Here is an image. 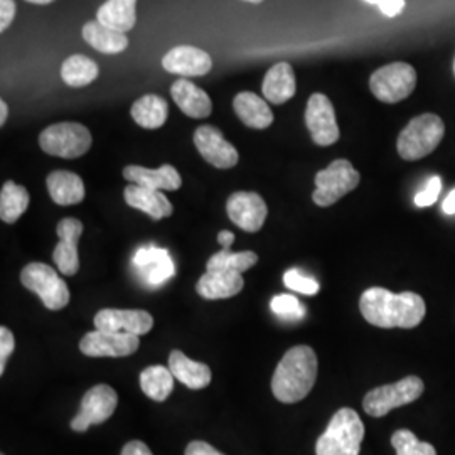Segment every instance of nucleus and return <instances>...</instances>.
Segmentation results:
<instances>
[{"label":"nucleus","mask_w":455,"mask_h":455,"mask_svg":"<svg viewBox=\"0 0 455 455\" xmlns=\"http://www.w3.org/2000/svg\"><path fill=\"white\" fill-rule=\"evenodd\" d=\"M98 65L83 54H73L61 66V78L73 88H82L98 78Z\"/></svg>","instance_id":"2f4dec72"},{"label":"nucleus","mask_w":455,"mask_h":455,"mask_svg":"<svg viewBox=\"0 0 455 455\" xmlns=\"http://www.w3.org/2000/svg\"><path fill=\"white\" fill-rule=\"evenodd\" d=\"M442 212H445L447 216H454L455 214V189L451 191L449 196L443 199L442 203Z\"/></svg>","instance_id":"37998d69"},{"label":"nucleus","mask_w":455,"mask_h":455,"mask_svg":"<svg viewBox=\"0 0 455 455\" xmlns=\"http://www.w3.org/2000/svg\"><path fill=\"white\" fill-rule=\"evenodd\" d=\"M359 180L361 176L353 167V164L346 159H338L329 164L324 171H319L315 174V191L312 199L321 208L332 206L341 197L355 191L358 188Z\"/></svg>","instance_id":"0eeeda50"},{"label":"nucleus","mask_w":455,"mask_h":455,"mask_svg":"<svg viewBox=\"0 0 455 455\" xmlns=\"http://www.w3.org/2000/svg\"><path fill=\"white\" fill-rule=\"evenodd\" d=\"M440 191H442V180H440V176H432L428 182L425 184L422 191L415 196V204L419 208H428V206L435 204L437 199H439Z\"/></svg>","instance_id":"e433bc0d"},{"label":"nucleus","mask_w":455,"mask_h":455,"mask_svg":"<svg viewBox=\"0 0 455 455\" xmlns=\"http://www.w3.org/2000/svg\"><path fill=\"white\" fill-rule=\"evenodd\" d=\"M152 325L154 317L147 310L103 309L95 315L98 331L129 332L139 338L150 332Z\"/></svg>","instance_id":"dca6fc26"},{"label":"nucleus","mask_w":455,"mask_h":455,"mask_svg":"<svg viewBox=\"0 0 455 455\" xmlns=\"http://www.w3.org/2000/svg\"><path fill=\"white\" fill-rule=\"evenodd\" d=\"M235 242V235L231 233V231H220V235H218V243L223 246V250H231V244Z\"/></svg>","instance_id":"c03bdc74"},{"label":"nucleus","mask_w":455,"mask_h":455,"mask_svg":"<svg viewBox=\"0 0 455 455\" xmlns=\"http://www.w3.org/2000/svg\"><path fill=\"white\" fill-rule=\"evenodd\" d=\"M169 370L174 378L191 390H203L210 387L212 373L210 366L188 358L180 351H172L169 356Z\"/></svg>","instance_id":"393cba45"},{"label":"nucleus","mask_w":455,"mask_h":455,"mask_svg":"<svg viewBox=\"0 0 455 455\" xmlns=\"http://www.w3.org/2000/svg\"><path fill=\"white\" fill-rule=\"evenodd\" d=\"M423 390L425 385L419 376H407L396 383L378 387L366 393L363 400V408L370 417L379 419L388 415L395 408L413 403L422 396Z\"/></svg>","instance_id":"423d86ee"},{"label":"nucleus","mask_w":455,"mask_h":455,"mask_svg":"<svg viewBox=\"0 0 455 455\" xmlns=\"http://www.w3.org/2000/svg\"><path fill=\"white\" fill-rule=\"evenodd\" d=\"M364 2H368V4H374V5H379V4H383L385 0H364Z\"/></svg>","instance_id":"de8ad7c7"},{"label":"nucleus","mask_w":455,"mask_h":455,"mask_svg":"<svg viewBox=\"0 0 455 455\" xmlns=\"http://www.w3.org/2000/svg\"><path fill=\"white\" fill-rule=\"evenodd\" d=\"M195 144L203 159L218 169H231L240 161L236 147L231 146L221 131L212 125H201L195 132Z\"/></svg>","instance_id":"4468645a"},{"label":"nucleus","mask_w":455,"mask_h":455,"mask_svg":"<svg viewBox=\"0 0 455 455\" xmlns=\"http://www.w3.org/2000/svg\"><path fill=\"white\" fill-rule=\"evenodd\" d=\"M283 283L293 292L304 293V295H315L321 291V285L317 280L302 275L299 270H287L283 275Z\"/></svg>","instance_id":"c9c22d12"},{"label":"nucleus","mask_w":455,"mask_h":455,"mask_svg":"<svg viewBox=\"0 0 455 455\" xmlns=\"http://www.w3.org/2000/svg\"><path fill=\"white\" fill-rule=\"evenodd\" d=\"M259 261V255L253 251H238L233 253L231 250H221L220 253H214L206 263L208 270H229L243 274L255 267Z\"/></svg>","instance_id":"473e14b6"},{"label":"nucleus","mask_w":455,"mask_h":455,"mask_svg":"<svg viewBox=\"0 0 455 455\" xmlns=\"http://www.w3.org/2000/svg\"><path fill=\"white\" fill-rule=\"evenodd\" d=\"M363 317L381 329H413L425 317V302L419 293H393L383 287H371L359 299Z\"/></svg>","instance_id":"f257e3e1"},{"label":"nucleus","mask_w":455,"mask_h":455,"mask_svg":"<svg viewBox=\"0 0 455 455\" xmlns=\"http://www.w3.org/2000/svg\"><path fill=\"white\" fill-rule=\"evenodd\" d=\"M124 178L131 184L154 191H178L182 184L178 169L171 164H164L159 169L129 165L124 169Z\"/></svg>","instance_id":"6ab92c4d"},{"label":"nucleus","mask_w":455,"mask_h":455,"mask_svg":"<svg viewBox=\"0 0 455 455\" xmlns=\"http://www.w3.org/2000/svg\"><path fill=\"white\" fill-rule=\"evenodd\" d=\"M454 73H455V63H454Z\"/></svg>","instance_id":"8fccbe9b"},{"label":"nucleus","mask_w":455,"mask_h":455,"mask_svg":"<svg viewBox=\"0 0 455 455\" xmlns=\"http://www.w3.org/2000/svg\"><path fill=\"white\" fill-rule=\"evenodd\" d=\"M270 307L276 317H280L285 323H299L306 315V307L300 304L297 297H293L291 293H282L274 297L270 302Z\"/></svg>","instance_id":"f704fd0d"},{"label":"nucleus","mask_w":455,"mask_h":455,"mask_svg":"<svg viewBox=\"0 0 455 455\" xmlns=\"http://www.w3.org/2000/svg\"><path fill=\"white\" fill-rule=\"evenodd\" d=\"M22 285L36 293L49 310L65 309L69 302V289L60 274L46 263H29L20 272Z\"/></svg>","instance_id":"6e6552de"},{"label":"nucleus","mask_w":455,"mask_h":455,"mask_svg":"<svg viewBox=\"0 0 455 455\" xmlns=\"http://www.w3.org/2000/svg\"><path fill=\"white\" fill-rule=\"evenodd\" d=\"M171 95L180 112L191 118H206L212 115V98L189 80H178L174 83L171 86Z\"/></svg>","instance_id":"412c9836"},{"label":"nucleus","mask_w":455,"mask_h":455,"mask_svg":"<svg viewBox=\"0 0 455 455\" xmlns=\"http://www.w3.org/2000/svg\"><path fill=\"white\" fill-rule=\"evenodd\" d=\"M443 133L445 125L437 115L423 114L415 116L398 135V154L405 161L423 159L439 147Z\"/></svg>","instance_id":"20e7f679"},{"label":"nucleus","mask_w":455,"mask_h":455,"mask_svg":"<svg viewBox=\"0 0 455 455\" xmlns=\"http://www.w3.org/2000/svg\"><path fill=\"white\" fill-rule=\"evenodd\" d=\"M378 7L387 17L398 16L405 9V0H385Z\"/></svg>","instance_id":"a19ab883"},{"label":"nucleus","mask_w":455,"mask_h":455,"mask_svg":"<svg viewBox=\"0 0 455 455\" xmlns=\"http://www.w3.org/2000/svg\"><path fill=\"white\" fill-rule=\"evenodd\" d=\"M131 114L137 125H140L142 129L156 131L165 124L169 107L167 101L159 95H144L132 105Z\"/></svg>","instance_id":"c85d7f7f"},{"label":"nucleus","mask_w":455,"mask_h":455,"mask_svg":"<svg viewBox=\"0 0 455 455\" xmlns=\"http://www.w3.org/2000/svg\"><path fill=\"white\" fill-rule=\"evenodd\" d=\"M391 445L396 455H437L432 443L419 440V437L407 428L396 430L391 437Z\"/></svg>","instance_id":"72a5a7b5"},{"label":"nucleus","mask_w":455,"mask_h":455,"mask_svg":"<svg viewBox=\"0 0 455 455\" xmlns=\"http://www.w3.org/2000/svg\"><path fill=\"white\" fill-rule=\"evenodd\" d=\"M140 339L129 332L93 331L83 336L80 351L90 358H125L139 349Z\"/></svg>","instance_id":"9d476101"},{"label":"nucleus","mask_w":455,"mask_h":455,"mask_svg":"<svg viewBox=\"0 0 455 455\" xmlns=\"http://www.w3.org/2000/svg\"><path fill=\"white\" fill-rule=\"evenodd\" d=\"M227 212L236 227L248 233H257L263 227L268 210L260 195L238 191L228 197Z\"/></svg>","instance_id":"ddd939ff"},{"label":"nucleus","mask_w":455,"mask_h":455,"mask_svg":"<svg viewBox=\"0 0 455 455\" xmlns=\"http://www.w3.org/2000/svg\"><path fill=\"white\" fill-rule=\"evenodd\" d=\"M60 243L52 251V260L63 275H75L80 270L78 242L83 233V223L76 218H65L58 223Z\"/></svg>","instance_id":"2eb2a0df"},{"label":"nucleus","mask_w":455,"mask_h":455,"mask_svg":"<svg viewBox=\"0 0 455 455\" xmlns=\"http://www.w3.org/2000/svg\"><path fill=\"white\" fill-rule=\"evenodd\" d=\"M133 263L150 285H161L174 276V263L164 248L144 246L135 253Z\"/></svg>","instance_id":"a211bd4d"},{"label":"nucleus","mask_w":455,"mask_h":455,"mask_svg":"<svg viewBox=\"0 0 455 455\" xmlns=\"http://www.w3.org/2000/svg\"><path fill=\"white\" fill-rule=\"evenodd\" d=\"M16 17V2L14 0H0V31L4 33Z\"/></svg>","instance_id":"58836bf2"},{"label":"nucleus","mask_w":455,"mask_h":455,"mask_svg":"<svg viewBox=\"0 0 455 455\" xmlns=\"http://www.w3.org/2000/svg\"><path fill=\"white\" fill-rule=\"evenodd\" d=\"M244 2H253V4H260L263 0H244Z\"/></svg>","instance_id":"09e8293b"},{"label":"nucleus","mask_w":455,"mask_h":455,"mask_svg":"<svg viewBox=\"0 0 455 455\" xmlns=\"http://www.w3.org/2000/svg\"><path fill=\"white\" fill-rule=\"evenodd\" d=\"M14 347H16L14 334L5 325H2L0 327V374L5 373L7 359L11 358V355L14 353Z\"/></svg>","instance_id":"4c0bfd02"},{"label":"nucleus","mask_w":455,"mask_h":455,"mask_svg":"<svg viewBox=\"0 0 455 455\" xmlns=\"http://www.w3.org/2000/svg\"><path fill=\"white\" fill-rule=\"evenodd\" d=\"M7 115H9L7 103L2 100V101H0V125H4V124H5V120H7Z\"/></svg>","instance_id":"a18cd8bd"},{"label":"nucleus","mask_w":455,"mask_h":455,"mask_svg":"<svg viewBox=\"0 0 455 455\" xmlns=\"http://www.w3.org/2000/svg\"><path fill=\"white\" fill-rule=\"evenodd\" d=\"M317 356L309 346L289 349L276 366L272 391L282 403H297L304 400L317 379Z\"/></svg>","instance_id":"f03ea898"},{"label":"nucleus","mask_w":455,"mask_h":455,"mask_svg":"<svg viewBox=\"0 0 455 455\" xmlns=\"http://www.w3.org/2000/svg\"><path fill=\"white\" fill-rule=\"evenodd\" d=\"M28 2H33V4H39V5H44V4H51L54 0H28Z\"/></svg>","instance_id":"49530a36"},{"label":"nucleus","mask_w":455,"mask_h":455,"mask_svg":"<svg viewBox=\"0 0 455 455\" xmlns=\"http://www.w3.org/2000/svg\"><path fill=\"white\" fill-rule=\"evenodd\" d=\"M124 197L131 208L146 212L156 221L169 218L174 212L171 201L165 197L163 191H154L137 184H129L124 191Z\"/></svg>","instance_id":"4be33fe9"},{"label":"nucleus","mask_w":455,"mask_h":455,"mask_svg":"<svg viewBox=\"0 0 455 455\" xmlns=\"http://www.w3.org/2000/svg\"><path fill=\"white\" fill-rule=\"evenodd\" d=\"M41 148L54 157L78 159L92 147V133L76 122L54 124L39 135Z\"/></svg>","instance_id":"39448f33"},{"label":"nucleus","mask_w":455,"mask_h":455,"mask_svg":"<svg viewBox=\"0 0 455 455\" xmlns=\"http://www.w3.org/2000/svg\"><path fill=\"white\" fill-rule=\"evenodd\" d=\"M174 374L161 364L148 366L140 373V388L154 402H164L174 390Z\"/></svg>","instance_id":"7c9ffc66"},{"label":"nucleus","mask_w":455,"mask_h":455,"mask_svg":"<svg viewBox=\"0 0 455 455\" xmlns=\"http://www.w3.org/2000/svg\"><path fill=\"white\" fill-rule=\"evenodd\" d=\"M295 75L289 63H276L272 66L261 83L263 97L274 105H283L285 101H289L295 95Z\"/></svg>","instance_id":"5701e85b"},{"label":"nucleus","mask_w":455,"mask_h":455,"mask_svg":"<svg viewBox=\"0 0 455 455\" xmlns=\"http://www.w3.org/2000/svg\"><path fill=\"white\" fill-rule=\"evenodd\" d=\"M306 125L309 129L314 144L329 147L339 140V127L331 100L323 93H314L306 108Z\"/></svg>","instance_id":"f8f14e48"},{"label":"nucleus","mask_w":455,"mask_h":455,"mask_svg":"<svg viewBox=\"0 0 455 455\" xmlns=\"http://www.w3.org/2000/svg\"><path fill=\"white\" fill-rule=\"evenodd\" d=\"M51 199L60 206L80 204L84 199V184L83 180L69 171H54L46 180Z\"/></svg>","instance_id":"a878e982"},{"label":"nucleus","mask_w":455,"mask_h":455,"mask_svg":"<svg viewBox=\"0 0 455 455\" xmlns=\"http://www.w3.org/2000/svg\"><path fill=\"white\" fill-rule=\"evenodd\" d=\"M233 108L238 118L250 129L263 131L268 129L274 122V114L268 103L251 92L238 93L233 100Z\"/></svg>","instance_id":"b1692460"},{"label":"nucleus","mask_w":455,"mask_h":455,"mask_svg":"<svg viewBox=\"0 0 455 455\" xmlns=\"http://www.w3.org/2000/svg\"><path fill=\"white\" fill-rule=\"evenodd\" d=\"M186 455H225L221 454L220 451H216L212 445L201 442V440H195L188 445L186 449Z\"/></svg>","instance_id":"ea45409f"},{"label":"nucleus","mask_w":455,"mask_h":455,"mask_svg":"<svg viewBox=\"0 0 455 455\" xmlns=\"http://www.w3.org/2000/svg\"><path fill=\"white\" fill-rule=\"evenodd\" d=\"M417 86V71L408 63H391L376 69L370 78L374 97L383 103H398L410 97Z\"/></svg>","instance_id":"1a4fd4ad"},{"label":"nucleus","mask_w":455,"mask_h":455,"mask_svg":"<svg viewBox=\"0 0 455 455\" xmlns=\"http://www.w3.org/2000/svg\"><path fill=\"white\" fill-rule=\"evenodd\" d=\"M84 41L93 49L105 54H118L129 48L127 34L120 33L103 26L98 20H92L83 28Z\"/></svg>","instance_id":"cd10ccee"},{"label":"nucleus","mask_w":455,"mask_h":455,"mask_svg":"<svg viewBox=\"0 0 455 455\" xmlns=\"http://www.w3.org/2000/svg\"><path fill=\"white\" fill-rule=\"evenodd\" d=\"M122 455H154L150 452V449L147 447L144 442H140V440H132L129 442L125 447H124V451H122Z\"/></svg>","instance_id":"79ce46f5"},{"label":"nucleus","mask_w":455,"mask_h":455,"mask_svg":"<svg viewBox=\"0 0 455 455\" xmlns=\"http://www.w3.org/2000/svg\"><path fill=\"white\" fill-rule=\"evenodd\" d=\"M97 20L115 31L129 33L137 22V0H107L98 9Z\"/></svg>","instance_id":"bb28decb"},{"label":"nucleus","mask_w":455,"mask_h":455,"mask_svg":"<svg viewBox=\"0 0 455 455\" xmlns=\"http://www.w3.org/2000/svg\"><path fill=\"white\" fill-rule=\"evenodd\" d=\"M118 403L116 391L108 385H97L86 391L78 415L71 420L75 432H86L92 425L105 423L115 413Z\"/></svg>","instance_id":"9b49d317"},{"label":"nucleus","mask_w":455,"mask_h":455,"mask_svg":"<svg viewBox=\"0 0 455 455\" xmlns=\"http://www.w3.org/2000/svg\"><path fill=\"white\" fill-rule=\"evenodd\" d=\"M29 193L24 186L7 180L0 191V218L4 223L12 225L26 212L29 206Z\"/></svg>","instance_id":"c756f323"},{"label":"nucleus","mask_w":455,"mask_h":455,"mask_svg":"<svg viewBox=\"0 0 455 455\" xmlns=\"http://www.w3.org/2000/svg\"><path fill=\"white\" fill-rule=\"evenodd\" d=\"M244 280L242 274L229 270H208L199 278L196 291L208 300L229 299L243 291Z\"/></svg>","instance_id":"aec40b11"},{"label":"nucleus","mask_w":455,"mask_h":455,"mask_svg":"<svg viewBox=\"0 0 455 455\" xmlns=\"http://www.w3.org/2000/svg\"><path fill=\"white\" fill-rule=\"evenodd\" d=\"M2 455H4V454H2Z\"/></svg>","instance_id":"3c124183"},{"label":"nucleus","mask_w":455,"mask_h":455,"mask_svg":"<svg viewBox=\"0 0 455 455\" xmlns=\"http://www.w3.org/2000/svg\"><path fill=\"white\" fill-rule=\"evenodd\" d=\"M165 71L180 76H204L212 71V60L208 52L195 46H178L164 56Z\"/></svg>","instance_id":"f3484780"},{"label":"nucleus","mask_w":455,"mask_h":455,"mask_svg":"<svg viewBox=\"0 0 455 455\" xmlns=\"http://www.w3.org/2000/svg\"><path fill=\"white\" fill-rule=\"evenodd\" d=\"M364 439V425L353 408L334 413L324 434L315 443V455H359Z\"/></svg>","instance_id":"7ed1b4c3"}]
</instances>
